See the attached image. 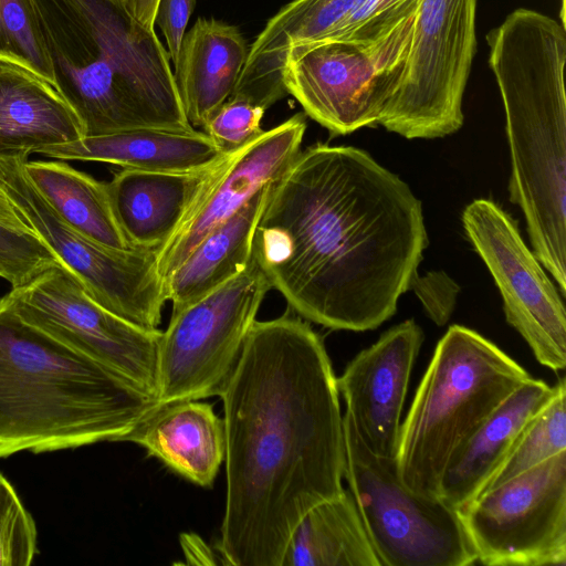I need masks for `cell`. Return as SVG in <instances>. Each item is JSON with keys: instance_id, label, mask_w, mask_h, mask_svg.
<instances>
[{"instance_id": "6da1fadb", "label": "cell", "mask_w": 566, "mask_h": 566, "mask_svg": "<svg viewBox=\"0 0 566 566\" xmlns=\"http://www.w3.org/2000/svg\"><path fill=\"white\" fill-rule=\"evenodd\" d=\"M427 243L405 181L365 150L317 143L272 182L252 259L301 317L364 332L396 313Z\"/></svg>"}, {"instance_id": "7a4b0ae2", "label": "cell", "mask_w": 566, "mask_h": 566, "mask_svg": "<svg viewBox=\"0 0 566 566\" xmlns=\"http://www.w3.org/2000/svg\"><path fill=\"white\" fill-rule=\"evenodd\" d=\"M220 398L226 510L218 551L234 566H282L291 534L339 495V392L319 335L298 316L255 321Z\"/></svg>"}, {"instance_id": "3957f363", "label": "cell", "mask_w": 566, "mask_h": 566, "mask_svg": "<svg viewBox=\"0 0 566 566\" xmlns=\"http://www.w3.org/2000/svg\"><path fill=\"white\" fill-rule=\"evenodd\" d=\"M489 65L506 117L511 201L534 254L566 293V102L564 23L518 8L488 35Z\"/></svg>"}, {"instance_id": "277c9868", "label": "cell", "mask_w": 566, "mask_h": 566, "mask_svg": "<svg viewBox=\"0 0 566 566\" xmlns=\"http://www.w3.org/2000/svg\"><path fill=\"white\" fill-rule=\"evenodd\" d=\"M159 405L0 298V459L122 442Z\"/></svg>"}, {"instance_id": "5b68a950", "label": "cell", "mask_w": 566, "mask_h": 566, "mask_svg": "<svg viewBox=\"0 0 566 566\" xmlns=\"http://www.w3.org/2000/svg\"><path fill=\"white\" fill-rule=\"evenodd\" d=\"M53 61L55 88L84 137L137 128L190 130L170 57L155 29L120 0H34Z\"/></svg>"}, {"instance_id": "8992f818", "label": "cell", "mask_w": 566, "mask_h": 566, "mask_svg": "<svg viewBox=\"0 0 566 566\" xmlns=\"http://www.w3.org/2000/svg\"><path fill=\"white\" fill-rule=\"evenodd\" d=\"M531 375L473 329L453 325L437 344L401 423L396 455L400 480L438 496L452 453Z\"/></svg>"}, {"instance_id": "52a82bcc", "label": "cell", "mask_w": 566, "mask_h": 566, "mask_svg": "<svg viewBox=\"0 0 566 566\" xmlns=\"http://www.w3.org/2000/svg\"><path fill=\"white\" fill-rule=\"evenodd\" d=\"M344 478L380 566H468L476 555L459 511L399 478L396 459L373 453L343 416Z\"/></svg>"}, {"instance_id": "ba28073f", "label": "cell", "mask_w": 566, "mask_h": 566, "mask_svg": "<svg viewBox=\"0 0 566 566\" xmlns=\"http://www.w3.org/2000/svg\"><path fill=\"white\" fill-rule=\"evenodd\" d=\"M415 14L381 36L293 48L283 74L287 94L331 135L379 125L402 78Z\"/></svg>"}, {"instance_id": "9c48e42d", "label": "cell", "mask_w": 566, "mask_h": 566, "mask_svg": "<svg viewBox=\"0 0 566 566\" xmlns=\"http://www.w3.org/2000/svg\"><path fill=\"white\" fill-rule=\"evenodd\" d=\"M28 156L0 157V195L103 307L145 329H158L167 302L156 250H117L65 222L29 179Z\"/></svg>"}, {"instance_id": "30bf717a", "label": "cell", "mask_w": 566, "mask_h": 566, "mask_svg": "<svg viewBox=\"0 0 566 566\" xmlns=\"http://www.w3.org/2000/svg\"><path fill=\"white\" fill-rule=\"evenodd\" d=\"M270 290L252 259L241 273L171 313L158 350L159 403L222 395Z\"/></svg>"}, {"instance_id": "8fae6325", "label": "cell", "mask_w": 566, "mask_h": 566, "mask_svg": "<svg viewBox=\"0 0 566 566\" xmlns=\"http://www.w3.org/2000/svg\"><path fill=\"white\" fill-rule=\"evenodd\" d=\"M476 6L478 0H419L402 78L379 125L408 139L444 137L462 126Z\"/></svg>"}, {"instance_id": "7c38bea8", "label": "cell", "mask_w": 566, "mask_h": 566, "mask_svg": "<svg viewBox=\"0 0 566 566\" xmlns=\"http://www.w3.org/2000/svg\"><path fill=\"white\" fill-rule=\"evenodd\" d=\"M2 297L25 323L156 397L163 332L142 328L103 307L60 261Z\"/></svg>"}, {"instance_id": "4fadbf2b", "label": "cell", "mask_w": 566, "mask_h": 566, "mask_svg": "<svg viewBox=\"0 0 566 566\" xmlns=\"http://www.w3.org/2000/svg\"><path fill=\"white\" fill-rule=\"evenodd\" d=\"M489 566L566 565V451L489 489L458 510Z\"/></svg>"}, {"instance_id": "5bb4252c", "label": "cell", "mask_w": 566, "mask_h": 566, "mask_svg": "<svg viewBox=\"0 0 566 566\" xmlns=\"http://www.w3.org/2000/svg\"><path fill=\"white\" fill-rule=\"evenodd\" d=\"M462 222L503 298L507 323L525 339L536 360L554 370L566 366L564 302L516 223L488 199L472 201Z\"/></svg>"}, {"instance_id": "9a60e30c", "label": "cell", "mask_w": 566, "mask_h": 566, "mask_svg": "<svg viewBox=\"0 0 566 566\" xmlns=\"http://www.w3.org/2000/svg\"><path fill=\"white\" fill-rule=\"evenodd\" d=\"M305 118V113L293 115L224 154L211 167L176 230L156 250L157 269L165 281L211 231L290 167L301 151Z\"/></svg>"}, {"instance_id": "2e32d148", "label": "cell", "mask_w": 566, "mask_h": 566, "mask_svg": "<svg viewBox=\"0 0 566 566\" xmlns=\"http://www.w3.org/2000/svg\"><path fill=\"white\" fill-rule=\"evenodd\" d=\"M423 339L420 326L405 321L358 353L336 377L345 415L377 455L396 459L401 411Z\"/></svg>"}, {"instance_id": "e0dca14e", "label": "cell", "mask_w": 566, "mask_h": 566, "mask_svg": "<svg viewBox=\"0 0 566 566\" xmlns=\"http://www.w3.org/2000/svg\"><path fill=\"white\" fill-rule=\"evenodd\" d=\"M419 0H293L274 14L250 46L264 71L282 74L289 52L334 39L387 34L417 10Z\"/></svg>"}, {"instance_id": "ac0fdd59", "label": "cell", "mask_w": 566, "mask_h": 566, "mask_svg": "<svg viewBox=\"0 0 566 566\" xmlns=\"http://www.w3.org/2000/svg\"><path fill=\"white\" fill-rule=\"evenodd\" d=\"M554 386L528 378L452 453L438 496L459 510L484 489L531 418L549 400Z\"/></svg>"}, {"instance_id": "d6986e66", "label": "cell", "mask_w": 566, "mask_h": 566, "mask_svg": "<svg viewBox=\"0 0 566 566\" xmlns=\"http://www.w3.org/2000/svg\"><path fill=\"white\" fill-rule=\"evenodd\" d=\"M134 442L188 481L211 486L224 461L223 418L199 400L160 403L122 442Z\"/></svg>"}, {"instance_id": "ffe728a7", "label": "cell", "mask_w": 566, "mask_h": 566, "mask_svg": "<svg viewBox=\"0 0 566 566\" xmlns=\"http://www.w3.org/2000/svg\"><path fill=\"white\" fill-rule=\"evenodd\" d=\"M82 137L80 118L51 83L0 60V157H29Z\"/></svg>"}, {"instance_id": "44dd1931", "label": "cell", "mask_w": 566, "mask_h": 566, "mask_svg": "<svg viewBox=\"0 0 566 566\" xmlns=\"http://www.w3.org/2000/svg\"><path fill=\"white\" fill-rule=\"evenodd\" d=\"M248 52L239 29L222 21L199 18L185 33L174 76L192 127H202L230 97Z\"/></svg>"}, {"instance_id": "7402d4cb", "label": "cell", "mask_w": 566, "mask_h": 566, "mask_svg": "<svg viewBox=\"0 0 566 566\" xmlns=\"http://www.w3.org/2000/svg\"><path fill=\"white\" fill-rule=\"evenodd\" d=\"M60 160L98 161L123 168L156 171H196L213 166L220 153L202 130L137 128L39 149Z\"/></svg>"}, {"instance_id": "603a6c76", "label": "cell", "mask_w": 566, "mask_h": 566, "mask_svg": "<svg viewBox=\"0 0 566 566\" xmlns=\"http://www.w3.org/2000/svg\"><path fill=\"white\" fill-rule=\"evenodd\" d=\"M211 167L196 171L123 168L115 174L106 182L107 191L130 245L157 250L176 230Z\"/></svg>"}, {"instance_id": "cb8c5ba5", "label": "cell", "mask_w": 566, "mask_h": 566, "mask_svg": "<svg viewBox=\"0 0 566 566\" xmlns=\"http://www.w3.org/2000/svg\"><path fill=\"white\" fill-rule=\"evenodd\" d=\"M271 185L263 186L237 213L211 231L166 279L171 313L218 289L250 264L254 231Z\"/></svg>"}, {"instance_id": "d4e9b609", "label": "cell", "mask_w": 566, "mask_h": 566, "mask_svg": "<svg viewBox=\"0 0 566 566\" xmlns=\"http://www.w3.org/2000/svg\"><path fill=\"white\" fill-rule=\"evenodd\" d=\"M282 566H380L349 490L302 516Z\"/></svg>"}, {"instance_id": "484cf974", "label": "cell", "mask_w": 566, "mask_h": 566, "mask_svg": "<svg viewBox=\"0 0 566 566\" xmlns=\"http://www.w3.org/2000/svg\"><path fill=\"white\" fill-rule=\"evenodd\" d=\"M24 169L40 195L74 229L112 249L134 248L116 220L106 182L63 160L27 159Z\"/></svg>"}, {"instance_id": "4316f807", "label": "cell", "mask_w": 566, "mask_h": 566, "mask_svg": "<svg viewBox=\"0 0 566 566\" xmlns=\"http://www.w3.org/2000/svg\"><path fill=\"white\" fill-rule=\"evenodd\" d=\"M565 401L566 385L565 379L560 378L554 386L549 400L523 428L482 492L495 488L566 451Z\"/></svg>"}, {"instance_id": "83f0119b", "label": "cell", "mask_w": 566, "mask_h": 566, "mask_svg": "<svg viewBox=\"0 0 566 566\" xmlns=\"http://www.w3.org/2000/svg\"><path fill=\"white\" fill-rule=\"evenodd\" d=\"M0 60L19 64L55 87L53 61L34 0H0Z\"/></svg>"}, {"instance_id": "f1b7e54d", "label": "cell", "mask_w": 566, "mask_h": 566, "mask_svg": "<svg viewBox=\"0 0 566 566\" xmlns=\"http://www.w3.org/2000/svg\"><path fill=\"white\" fill-rule=\"evenodd\" d=\"M36 554L35 522L0 473V566H29Z\"/></svg>"}, {"instance_id": "f546056e", "label": "cell", "mask_w": 566, "mask_h": 566, "mask_svg": "<svg viewBox=\"0 0 566 566\" xmlns=\"http://www.w3.org/2000/svg\"><path fill=\"white\" fill-rule=\"evenodd\" d=\"M55 254L30 228L0 221V265L11 287L19 286L57 262Z\"/></svg>"}, {"instance_id": "4dcf8cb0", "label": "cell", "mask_w": 566, "mask_h": 566, "mask_svg": "<svg viewBox=\"0 0 566 566\" xmlns=\"http://www.w3.org/2000/svg\"><path fill=\"white\" fill-rule=\"evenodd\" d=\"M265 109L243 98L229 97L202 126L222 154L235 151L264 130Z\"/></svg>"}, {"instance_id": "1f68e13d", "label": "cell", "mask_w": 566, "mask_h": 566, "mask_svg": "<svg viewBox=\"0 0 566 566\" xmlns=\"http://www.w3.org/2000/svg\"><path fill=\"white\" fill-rule=\"evenodd\" d=\"M195 4L196 0H158L157 2L155 24L165 36L167 52L174 66L177 64L181 41Z\"/></svg>"}, {"instance_id": "d6a6232c", "label": "cell", "mask_w": 566, "mask_h": 566, "mask_svg": "<svg viewBox=\"0 0 566 566\" xmlns=\"http://www.w3.org/2000/svg\"><path fill=\"white\" fill-rule=\"evenodd\" d=\"M127 13L140 25L154 30L158 0H120Z\"/></svg>"}, {"instance_id": "836d02e7", "label": "cell", "mask_w": 566, "mask_h": 566, "mask_svg": "<svg viewBox=\"0 0 566 566\" xmlns=\"http://www.w3.org/2000/svg\"><path fill=\"white\" fill-rule=\"evenodd\" d=\"M0 221L14 227L29 228L17 214L9 202L0 195Z\"/></svg>"}, {"instance_id": "e575fe53", "label": "cell", "mask_w": 566, "mask_h": 566, "mask_svg": "<svg viewBox=\"0 0 566 566\" xmlns=\"http://www.w3.org/2000/svg\"><path fill=\"white\" fill-rule=\"evenodd\" d=\"M0 277H2L3 280H7V273L1 265H0Z\"/></svg>"}]
</instances>
